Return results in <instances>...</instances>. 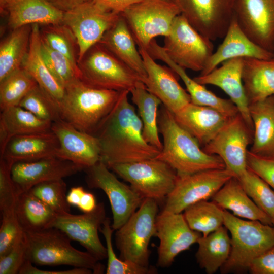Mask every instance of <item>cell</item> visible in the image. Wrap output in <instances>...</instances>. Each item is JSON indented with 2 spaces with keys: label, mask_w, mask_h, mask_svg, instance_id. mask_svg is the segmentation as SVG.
Returning <instances> with one entry per match:
<instances>
[{
  "label": "cell",
  "mask_w": 274,
  "mask_h": 274,
  "mask_svg": "<svg viewBox=\"0 0 274 274\" xmlns=\"http://www.w3.org/2000/svg\"><path fill=\"white\" fill-rule=\"evenodd\" d=\"M129 91L121 92L115 105L93 134L100 146V161L108 167L156 158L160 151L143 136V123L128 100Z\"/></svg>",
  "instance_id": "obj_1"
},
{
  "label": "cell",
  "mask_w": 274,
  "mask_h": 274,
  "mask_svg": "<svg viewBox=\"0 0 274 274\" xmlns=\"http://www.w3.org/2000/svg\"><path fill=\"white\" fill-rule=\"evenodd\" d=\"M157 121L163 147L156 158L168 164L178 177L225 168L222 159L206 153L196 140L177 122L173 114L162 105L158 111Z\"/></svg>",
  "instance_id": "obj_2"
},
{
  "label": "cell",
  "mask_w": 274,
  "mask_h": 274,
  "mask_svg": "<svg viewBox=\"0 0 274 274\" xmlns=\"http://www.w3.org/2000/svg\"><path fill=\"white\" fill-rule=\"evenodd\" d=\"M121 91L92 87L76 79L64 87L61 118L77 129L93 134L117 102Z\"/></svg>",
  "instance_id": "obj_3"
},
{
  "label": "cell",
  "mask_w": 274,
  "mask_h": 274,
  "mask_svg": "<svg viewBox=\"0 0 274 274\" xmlns=\"http://www.w3.org/2000/svg\"><path fill=\"white\" fill-rule=\"evenodd\" d=\"M24 234L27 246L26 260L32 264L86 268L94 274L102 273L104 271L105 267L98 260L87 251L75 248L71 238L56 228L24 232Z\"/></svg>",
  "instance_id": "obj_4"
},
{
  "label": "cell",
  "mask_w": 274,
  "mask_h": 274,
  "mask_svg": "<svg viewBox=\"0 0 274 274\" xmlns=\"http://www.w3.org/2000/svg\"><path fill=\"white\" fill-rule=\"evenodd\" d=\"M223 225L231 234V250L222 273L243 272L253 260L274 246L272 226L259 221L245 220L223 209Z\"/></svg>",
  "instance_id": "obj_5"
},
{
  "label": "cell",
  "mask_w": 274,
  "mask_h": 274,
  "mask_svg": "<svg viewBox=\"0 0 274 274\" xmlns=\"http://www.w3.org/2000/svg\"><path fill=\"white\" fill-rule=\"evenodd\" d=\"M159 203L145 198L138 210L115 234L119 258L143 266H150L149 246L156 235V220Z\"/></svg>",
  "instance_id": "obj_6"
},
{
  "label": "cell",
  "mask_w": 274,
  "mask_h": 274,
  "mask_svg": "<svg viewBox=\"0 0 274 274\" xmlns=\"http://www.w3.org/2000/svg\"><path fill=\"white\" fill-rule=\"evenodd\" d=\"M172 0H142L120 13L139 48L147 50L158 36H167L175 18L181 14Z\"/></svg>",
  "instance_id": "obj_7"
},
{
  "label": "cell",
  "mask_w": 274,
  "mask_h": 274,
  "mask_svg": "<svg viewBox=\"0 0 274 274\" xmlns=\"http://www.w3.org/2000/svg\"><path fill=\"white\" fill-rule=\"evenodd\" d=\"M81 79L99 89L130 90L141 77L119 60L100 43L92 46L80 63Z\"/></svg>",
  "instance_id": "obj_8"
},
{
  "label": "cell",
  "mask_w": 274,
  "mask_h": 274,
  "mask_svg": "<svg viewBox=\"0 0 274 274\" xmlns=\"http://www.w3.org/2000/svg\"><path fill=\"white\" fill-rule=\"evenodd\" d=\"M108 167L128 182L143 198L153 199L158 203L165 200L178 178L173 167L156 158L114 164Z\"/></svg>",
  "instance_id": "obj_9"
},
{
  "label": "cell",
  "mask_w": 274,
  "mask_h": 274,
  "mask_svg": "<svg viewBox=\"0 0 274 274\" xmlns=\"http://www.w3.org/2000/svg\"><path fill=\"white\" fill-rule=\"evenodd\" d=\"M212 41L197 31L182 14L174 19L162 46L166 54L184 69L201 72L213 53Z\"/></svg>",
  "instance_id": "obj_10"
},
{
  "label": "cell",
  "mask_w": 274,
  "mask_h": 274,
  "mask_svg": "<svg viewBox=\"0 0 274 274\" xmlns=\"http://www.w3.org/2000/svg\"><path fill=\"white\" fill-rule=\"evenodd\" d=\"M94 0H89L64 12L62 23L76 39L80 63L89 50L99 43L120 16Z\"/></svg>",
  "instance_id": "obj_11"
},
{
  "label": "cell",
  "mask_w": 274,
  "mask_h": 274,
  "mask_svg": "<svg viewBox=\"0 0 274 274\" xmlns=\"http://www.w3.org/2000/svg\"><path fill=\"white\" fill-rule=\"evenodd\" d=\"M84 170L89 187L100 189L107 195L113 216L112 227L117 230L138 210L144 198L130 186L119 181L100 161Z\"/></svg>",
  "instance_id": "obj_12"
},
{
  "label": "cell",
  "mask_w": 274,
  "mask_h": 274,
  "mask_svg": "<svg viewBox=\"0 0 274 274\" xmlns=\"http://www.w3.org/2000/svg\"><path fill=\"white\" fill-rule=\"evenodd\" d=\"M253 132L238 113L230 118L216 136L202 147L207 153L219 156L225 168L238 178L247 169L248 147Z\"/></svg>",
  "instance_id": "obj_13"
},
{
  "label": "cell",
  "mask_w": 274,
  "mask_h": 274,
  "mask_svg": "<svg viewBox=\"0 0 274 274\" xmlns=\"http://www.w3.org/2000/svg\"><path fill=\"white\" fill-rule=\"evenodd\" d=\"M233 176L225 168L205 170L178 177L173 190L165 200L162 211L182 213L191 204L212 198Z\"/></svg>",
  "instance_id": "obj_14"
},
{
  "label": "cell",
  "mask_w": 274,
  "mask_h": 274,
  "mask_svg": "<svg viewBox=\"0 0 274 274\" xmlns=\"http://www.w3.org/2000/svg\"><path fill=\"white\" fill-rule=\"evenodd\" d=\"M181 14L211 41L222 38L234 16L235 0H174Z\"/></svg>",
  "instance_id": "obj_15"
},
{
  "label": "cell",
  "mask_w": 274,
  "mask_h": 274,
  "mask_svg": "<svg viewBox=\"0 0 274 274\" xmlns=\"http://www.w3.org/2000/svg\"><path fill=\"white\" fill-rule=\"evenodd\" d=\"M202 234L190 228L183 214L162 211L156 220V235L159 240L157 265L169 267L181 252L197 243Z\"/></svg>",
  "instance_id": "obj_16"
},
{
  "label": "cell",
  "mask_w": 274,
  "mask_h": 274,
  "mask_svg": "<svg viewBox=\"0 0 274 274\" xmlns=\"http://www.w3.org/2000/svg\"><path fill=\"white\" fill-rule=\"evenodd\" d=\"M104 203H97L88 213L74 215L71 213L58 215L52 227L66 234L71 240L79 242L86 251L99 261L107 258V252L99 237L98 231L106 219Z\"/></svg>",
  "instance_id": "obj_17"
},
{
  "label": "cell",
  "mask_w": 274,
  "mask_h": 274,
  "mask_svg": "<svg viewBox=\"0 0 274 274\" xmlns=\"http://www.w3.org/2000/svg\"><path fill=\"white\" fill-rule=\"evenodd\" d=\"M234 16L252 41L274 53V0H235Z\"/></svg>",
  "instance_id": "obj_18"
},
{
  "label": "cell",
  "mask_w": 274,
  "mask_h": 274,
  "mask_svg": "<svg viewBox=\"0 0 274 274\" xmlns=\"http://www.w3.org/2000/svg\"><path fill=\"white\" fill-rule=\"evenodd\" d=\"M84 169L82 166L71 161L52 156L16 162L12 165L11 175L18 196L38 184L63 179Z\"/></svg>",
  "instance_id": "obj_19"
},
{
  "label": "cell",
  "mask_w": 274,
  "mask_h": 274,
  "mask_svg": "<svg viewBox=\"0 0 274 274\" xmlns=\"http://www.w3.org/2000/svg\"><path fill=\"white\" fill-rule=\"evenodd\" d=\"M51 130L59 143L56 157L84 169L100 161V146L95 135L77 129L62 119L52 122Z\"/></svg>",
  "instance_id": "obj_20"
},
{
  "label": "cell",
  "mask_w": 274,
  "mask_h": 274,
  "mask_svg": "<svg viewBox=\"0 0 274 274\" xmlns=\"http://www.w3.org/2000/svg\"><path fill=\"white\" fill-rule=\"evenodd\" d=\"M147 76L142 80L147 89L158 98L173 114L191 102L189 93L179 83L174 71L157 63L147 50L139 48Z\"/></svg>",
  "instance_id": "obj_21"
},
{
  "label": "cell",
  "mask_w": 274,
  "mask_h": 274,
  "mask_svg": "<svg viewBox=\"0 0 274 274\" xmlns=\"http://www.w3.org/2000/svg\"><path fill=\"white\" fill-rule=\"evenodd\" d=\"M244 58H234L221 63L209 73L197 76L194 79L198 83L212 85L221 89L236 106L249 128L253 132V125L249 111V104L243 82Z\"/></svg>",
  "instance_id": "obj_22"
},
{
  "label": "cell",
  "mask_w": 274,
  "mask_h": 274,
  "mask_svg": "<svg viewBox=\"0 0 274 274\" xmlns=\"http://www.w3.org/2000/svg\"><path fill=\"white\" fill-rule=\"evenodd\" d=\"M223 38L222 43L210 56L200 75L209 73L222 62L232 58L274 59V53L260 47L246 35L235 16Z\"/></svg>",
  "instance_id": "obj_23"
},
{
  "label": "cell",
  "mask_w": 274,
  "mask_h": 274,
  "mask_svg": "<svg viewBox=\"0 0 274 274\" xmlns=\"http://www.w3.org/2000/svg\"><path fill=\"white\" fill-rule=\"evenodd\" d=\"M0 8L12 29L34 24H60L64 14L47 0H0Z\"/></svg>",
  "instance_id": "obj_24"
},
{
  "label": "cell",
  "mask_w": 274,
  "mask_h": 274,
  "mask_svg": "<svg viewBox=\"0 0 274 274\" xmlns=\"http://www.w3.org/2000/svg\"><path fill=\"white\" fill-rule=\"evenodd\" d=\"M147 50L154 59L165 63L182 80L190 96L191 103L212 108L228 118L233 117L239 113L236 106L230 99H226L217 96L203 85L190 78L185 69L168 57L163 47L155 39L151 42Z\"/></svg>",
  "instance_id": "obj_25"
},
{
  "label": "cell",
  "mask_w": 274,
  "mask_h": 274,
  "mask_svg": "<svg viewBox=\"0 0 274 274\" xmlns=\"http://www.w3.org/2000/svg\"><path fill=\"white\" fill-rule=\"evenodd\" d=\"M173 115L177 122L202 147L216 136L230 118L212 108L191 102Z\"/></svg>",
  "instance_id": "obj_26"
},
{
  "label": "cell",
  "mask_w": 274,
  "mask_h": 274,
  "mask_svg": "<svg viewBox=\"0 0 274 274\" xmlns=\"http://www.w3.org/2000/svg\"><path fill=\"white\" fill-rule=\"evenodd\" d=\"M59 147L58 140L52 130L16 135L9 140L0 158L15 163L56 157Z\"/></svg>",
  "instance_id": "obj_27"
},
{
  "label": "cell",
  "mask_w": 274,
  "mask_h": 274,
  "mask_svg": "<svg viewBox=\"0 0 274 274\" xmlns=\"http://www.w3.org/2000/svg\"><path fill=\"white\" fill-rule=\"evenodd\" d=\"M141 78L147 76L144 62L123 18L120 16L99 42Z\"/></svg>",
  "instance_id": "obj_28"
},
{
  "label": "cell",
  "mask_w": 274,
  "mask_h": 274,
  "mask_svg": "<svg viewBox=\"0 0 274 274\" xmlns=\"http://www.w3.org/2000/svg\"><path fill=\"white\" fill-rule=\"evenodd\" d=\"M212 198L219 207L238 217L272 226L271 218L255 204L235 177L228 180Z\"/></svg>",
  "instance_id": "obj_29"
},
{
  "label": "cell",
  "mask_w": 274,
  "mask_h": 274,
  "mask_svg": "<svg viewBox=\"0 0 274 274\" xmlns=\"http://www.w3.org/2000/svg\"><path fill=\"white\" fill-rule=\"evenodd\" d=\"M253 125L252 154L264 158H274V98L249 104Z\"/></svg>",
  "instance_id": "obj_30"
},
{
  "label": "cell",
  "mask_w": 274,
  "mask_h": 274,
  "mask_svg": "<svg viewBox=\"0 0 274 274\" xmlns=\"http://www.w3.org/2000/svg\"><path fill=\"white\" fill-rule=\"evenodd\" d=\"M41 41L39 24H32L29 49L21 67L32 77L37 84L59 107L64 96V88L56 80L46 65L41 53Z\"/></svg>",
  "instance_id": "obj_31"
},
{
  "label": "cell",
  "mask_w": 274,
  "mask_h": 274,
  "mask_svg": "<svg viewBox=\"0 0 274 274\" xmlns=\"http://www.w3.org/2000/svg\"><path fill=\"white\" fill-rule=\"evenodd\" d=\"M52 122L41 119L28 110L14 106L1 111L0 154L13 136L51 130Z\"/></svg>",
  "instance_id": "obj_32"
},
{
  "label": "cell",
  "mask_w": 274,
  "mask_h": 274,
  "mask_svg": "<svg viewBox=\"0 0 274 274\" xmlns=\"http://www.w3.org/2000/svg\"><path fill=\"white\" fill-rule=\"evenodd\" d=\"M243 82L249 104L274 95V59L244 58Z\"/></svg>",
  "instance_id": "obj_33"
},
{
  "label": "cell",
  "mask_w": 274,
  "mask_h": 274,
  "mask_svg": "<svg viewBox=\"0 0 274 274\" xmlns=\"http://www.w3.org/2000/svg\"><path fill=\"white\" fill-rule=\"evenodd\" d=\"M195 257L200 267L208 274L215 273L227 261L230 253L231 241L228 230L222 226L197 242Z\"/></svg>",
  "instance_id": "obj_34"
},
{
  "label": "cell",
  "mask_w": 274,
  "mask_h": 274,
  "mask_svg": "<svg viewBox=\"0 0 274 274\" xmlns=\"http://www.w3.org/2000/svg\"><path fill=\"white\" fill-rule=\"evenodd\" d=\"M131 100L138 109L143 123L142 134L145 140L161 151L163 147L159 136L158 114L161 101L150 92L142 81L138 82L130 90Z\"/></svg>",
  "instance_id": "obj_35"
},
{
  "label": "cell",
  "mask_w": 274,
  "mask_h": 274,
  "mask_svg": "<svg viewBox=\"0 0 274 274\" xmlns=\"http://www.w3.org/2000/svg\"><path fill=\"white\" fill-rule=\"evenodd\" d=\"M15 212L24 232L37 231L51 228L58 215L29 191L18 196Z\"/></svg>",
  "instance_id": "obj_36"
},
{
  "label": "cell",
  "mask_w": 274,
  "mask_h": 274,
  "mask_svg": "<svg viewBox=\"0 0 274 274\" xmlns=\"http://www.w3.org/2000/svg\"><path fill=\"white\" fill-rule=\"evenodd\" d=\"M31 25L13 29L0 45V81L21 67L28 53Z\"/></svg>",
  "instance_id": "obj_37"
},
{
  "label": "cell",
  "mask_w": 274,
  "mask_h": 274,
  "mask_svg": "<svg viewBox=\"0 0 274 274\" xmlns=\"http://www.w3.org/2000/svg\"><path fill=\"white\" fill-rule=\"evenodd\" d=\"M183 214L190 228L203 236L223 225V209L213 201L197 202L187 207Z\"/></svg>",
  "instance_id": "obj_38"
},
{
  "label": "cell",
  "mask_w": 274,
  "mask_h": 274,
  "mask_svg": "<svg viewBox=\"0 0 274 274\" xmlns=\"http://www.w3.org/2000/svg\"><path fill=\"white\" fill-rule=\"evenodd\" d=\"M37 83L22 67L13 72L0 81V109L18 106L22 98Z\"/></svg>",
  "instance_id": "obj_39"
},
{
  "label": "cell",
  "mask_w": 274,
  "mask_h": 274,
  "mask_svg": "<svg viewBox=\"0 0 274 274\" xmlns=\"http://www.w3.org/2000/svg\"><path fill=\"white\" fill-rule=\"evenodd\" d=\"M237 179L248 196L272 218L274 215V190L272 188L248 167Z\"/></svg>",
  "instance_id": "obj_40"
},
{
  "label": "cell",
  "mask_w": 274,
  "mask_h": 274,
  "mask_svg": "<svg viewBox=\"0 0 274 274\" xmlns=\"http://www.w3.org/2000/svg\"><path fill=\"white\" fill-rule=\"evenodd\" d=\"M114 230L111 220L107 217L102 225L100 231L106 241L107 252V274H154L157 270L153 266H143L133 262L123 260L118 257L112 245V234Z\"/></svg>",
  "instance_id": "obj_41"
},
{
  "label": "cell",
  "mask_w": 274,
  "mask_h": 274,
  "mask_svg": "<svg viewBox=\"0 0 274 274\" xmlns=\"http://www.w3.org/2000/svg\"><path fill=\"white\" fill-rule=\"evenodd\" d=\"M28 191L49 206L57 215L71 213L66 200V184L63 179L38 184Z\"/></svg>",
  "instance_id": "obj_42"
},
{
  "label": "cell",
  "mask_w": 274,
  "mask_h": 274,
  "mask_svg": "<svg viewBox=\"0 0 274 274\" xmlns=\"http://www.w3.org/2000/svg\"><path fill=\"white\" fill-rule=\"evenodd\" d=\"M18 106L44 120L53 122L61 119L58 104L38 85L22 98Z\"/></svg>",
  "instance_id": "obj_43"
},
{
  "label": "cell",
  "mask_w": 274,
  "mask_h": 274,
  "mask_svg": "<svg viewBox=\"0 0 274 274\" xmlns=\"http://www.w3.org/2000/svg\"><path fill=\"white\" fill-rule=\"evenodd\" d=\"M41 50L49 70L64 88L73 80L78 78L81 79L80 68L74 66L65 56L50 48L42 37Z\"/></svg>",
  "instance_id": "obj_44"
},
{
  "label": "cell",
  "mask_w": 274,
  "mask_h": 274,
  "mask_svg": "<svg viewBox=\"0 0 274 274\" xmlns=\"http://www.w3.org/2000/svg\"><path fill=\"white\" fill-rule=\"evenodd\" d=\"M14 163L0 158V210L1 213L15 210L18 197L11 175Z\"/></svg>",
  "instance_id": "obj_45"
},
{
  "label": "cell",
  "mask_w": 274,
  "mask_h": 274,
  "mask_svg": "<svg viewBox=\"0 0 274 274\" xmlns=\"http://www.w3.org/2000/svg\"><path fill=\"white\" fill-rule=\"evenodd\" d=\"M52 25L41 35L42 39L53 50L67 57L76 67L79 68L75 56L74 49L71 36L60 26Z\"/></svg>",
  "instance_id": "obj_46"
},
{
  "label": "cell",
  "mask_w": 274,
  "mask_h": 274,
  "mask_svg": "<svg viewBox=\"0 0 274 274\" xmlns=\"http://www.w3.org/2000/svg\"><path fill=\"white\" fill-rule=\"evenodd\" d=\"M1 214L0 257L10 251L24 233L15 210Z\"/></svg>",
  "instance_id": "obj_47"
},
{
  "label": "cell",
  "mask_w": 274,
  "mask_h": 274,
  "mask_svg": "<svg viewBox=\"0 0 274 274\" xmlns=\"http://www.w3.org/2000/svg\"><path fill=\"white\" fill-rule=\"evenodd\" d=\"M27 242L24 232L13 247L0 257V274H17L26 260Z\"/></svg>",
  "instance_id": "obj_48"
},
{
  "label": "cell",
  "mask_w": 274,
  "mask_h": 274,
  "mask_svg": "<svg viewBox=\"0 0 274 274\" xmlns=\"http://www.w3.org/2000/svg\"><path fill=\"white\" fill-rule=\"evenodd\" d=\"M247 167L264 180L274 190V158H264L249 151L247 157Z\"/></svg>",
  "instance_id": "obj_49"
},
{
  "label": "cell",
  "mask_w": 274,
  "mask_h": 274,
  "mask_svg": "<svg viewBox=\"0 0 274 274\" xmlns=\"http://www.w3.org/2000/svg\"><path fill=\"white\" fill-rule=\"evenodd\" d=\"M248 270L252 274H274V246L254 259Z\"/></svg>",
  "instance_id": "obj_50"
},
{
  "label": "cell",
  "mask_w": 274,
  "mask_h": 274,
  "mask_svg": "<svg viewBox=\"0 0 274 274\" xmlns=\"http://www.w3.org/2000/svg\"><path fill=\"white\" fill-rule=\"evenodd\" d=\"M92 270L80 267H74L71 269L64 270H45L39 269L33 265L29 261L26 260L20 269L19 274H91Z\"/></svg>",
  "instance_id": "obj_51"
},
{
  "label": "cell",
  "mask_w": 274,
  "mask_h": 274,
  "mask_svg": "<svg viewBox=\"0 0 274 274\" xmlns=\"http://www.w3.org/2000/svg\"><path fill=\"white\" fill-rule=\"evenodd\" d=\"M107 9L118 14L142 0H94Z\"/></svg>",
  "instance_id": "obj_52"
},
{
  "label": "cell",
  "mask_w": 274,
  "mask_h": 274,
  "mask_svg": "<svg viewBox=\"0 0 274 274\" xmlns=\"http://www.w3.org/2000/svg\"><path fill=\"white\" fill-rule=\"evenodd\" d=\"M97 205L94 194L85 191L77 207L83 213H88L93 211Z\"/></svg>",
  "instance_id": "obj_53"
},
{
  "label": "cell",
  "mask_w": 274,
  "mask_h": 274,
  "mask_svg": "<svg viewBox=\"0 0 274 274\" xmlns=\"http://www.w3.org/2000/svg\"><path fill=\"white\" fill-rule=\"evenodd\" d=\"M85 191L82 186L72 187L67 194L66 200L68 203L71 206H73L77 207Z\"/></svg>",
  "instance_id": "obj_54"
},
{
  "label": "cell",
  "mask_w": 274,
  "mask_h": 274,
  "mask_svg": "<svg viewBox=\"0 0 274 274\" xmlns=\"http://www.w3.org/2000/svg\"><path fill=\"white\" fill-rule=\"evenodd\" d=\"M60 10L65 12L89 0H47Z\"/></svg>",
  "instance_id": "obj_55"
},
{
  "label": "cell",
  "mask_w": 274,
  "mask_h": 274,
  "mask_svg": "<svg viewBox=\"0 0 274 274\" xmlns=\"http://www.w3.org/2000/svg\"><path fill=\"white\" fill-rule=\"evenodd\" d=\"M272 227L273 228V233H274V215L272 217Z\"/></svg>",
  "instance_id": "obj_56"
},
{
  "label": "cell",
  "mask_w": 274,
  "mask_h": 274,
  "mask_svg": "<svg viewBox=\"0 0 274 274\" xmlns=\"http://www.w3.org/2000/svg\"><path fill=\"white\" fill-rule=\"evenodd\" d=\"M172 1H174V0H172Z\"/></svg>",
  "instance_id": "obj_57"
},
{
  "label": "cell",
  "mask_w": 274,
  "mask_h": 274,
  "mask_svg": "<svg viewBox=\"0 0 274 274\" xmlns=\"http://www.w3.org/2000/svg\"><path fill=\"white\" fill-rule=\"evenodd\" d=\"M273 98H274V95H273Z\"/></svg>",
  "instance_id": "obj_58"
}]
</instances>
